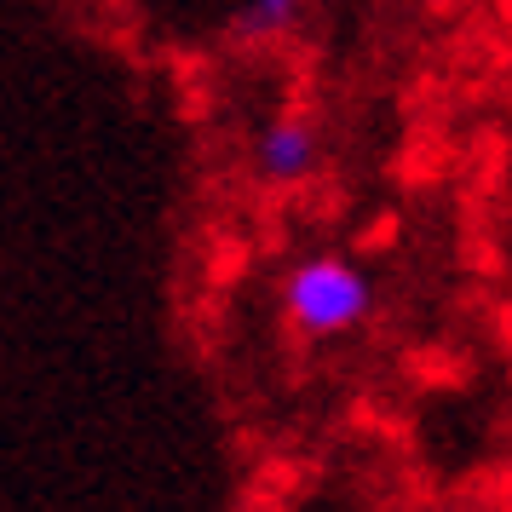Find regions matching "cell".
I'll return each instance as SVG.
<instances>
[{"mask_svg":"<svg viewBox=\"0 0 512 512\" xmlns=\"http://www.w3.org/2000/svg\"><path fill=\"white\" fill-rule=\"evenodd\" d=\"M323 167V133L311 121L288 116V121H271L254 144V173L259 185H277V190H294L305 179H317Z\"/></svg>","mask_w":512,"mask_h":512,"instance_id":"cell-2","label":"cell"},{"mask_svg":"<svg viewBox=\"0 0 512 512\" xmlns=\"http://www.w3.org/2000/svg\"><path fill=\"white\" fill-rule=\"evenodd\" d=\"M282 311L288 323L311 334V340H334V334H351V328L374 323L380 311V288L363 265H351L340 254H317L300 259L288 282H282Z\"/></svg>","mask_w":512,"mask_h":512,"instance_id":"cell-1","label":"cell"},{"mask_svg":"<svg viewBox=\"0 0 512 512\" xmlns=\"http://www.w3.org/2000/svg\"><path fill=\"white\" fill-rule=\"evenodd\" d=\"M305 18V0H242L231 12V47H259V41H282L288 29H300Z\"/></svg>","mask_w":512,"mask_h":512,"instance_id":"cell-3","label":"cell"}]
</instances>
